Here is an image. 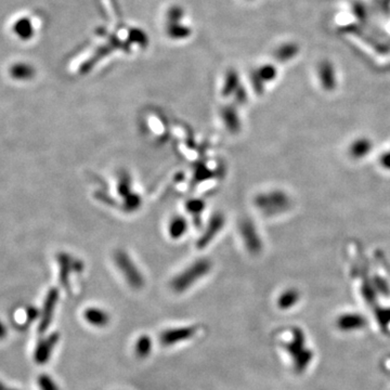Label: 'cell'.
<instances>
[{
	"mask_svg": "<svg viewBox=\"0 0 390 390\" xmlns=\"http://www.w3.org/2000/svg\"><path fill=\"white\" fill-rule=\"evenodd\" d=\"M12 75L19 80H26L33 75V69L27 65H16L12 68Z\"/></svg>",
	"mask_w": 390,
	"mask_h": 390,
	"instance_id": "obj_9",
	"label": "cell"
},
{
	"mask_svg": "<svg viewBox=\"0 0 390 390\" xmlns=\"http://www.w3.org/2000/svg\"><path fill=\"white\" fill-rule=\"evenodd\" d=\"M210 270V262L201 259L188 267L186 270L177 275L172 282V287L177 293H181L192 286L195 282L201 280Z\"/></svg>",
	"mask_w": 390,
	"mask_h": 390,
	"instance_id": "obj_1",
	"label": "cell"
},
{
	"mask_svg": "<svg viewBox=\"0 0 390 390\" xmlns=\"http://www.w3.org/2000/svg\"><path fill=\"white\" fill-rule=\"evenodd\" d=\"M195 326H188V328L170 329L162 333L161 343L164 346H172L193 337L196 333Z\"/></svg>",
	"mask_w": 390,
	"mask_h": 390,
	"instance_id": "obj_3",
	"label": "cell"
},
{
	"mask_svg": "<svg viewBox=\"0 0 390 390\" xmlns=\"http://www.w3.org/2000/svg\"><path fill=\"white\" fill-rule=\"evenodd\" d=\"M7 336V329L5 324L0 321V339H4Z\"/></svg>",
	"mask_w": 390,
	"mask_h": 390,
	"instance_id": "obj_11",
	"label": "cell"
},
{
	"mask_svg": "<svg viewBox=\"0 0 390 390\" xmlns=\"http://www.w3.org/2000/svg\"><path fill=\"white\" fill-rule=\"evenodd\" d=\"M134 351H136L137 357L140 359H144L148 357V354L152 351V340L150 336L142 335L137 339L136 346H134Z\"/></svg>",
	"mask_w": 390,
	"mask_h": 390,
	"instance_id": "obj_7",
	"label": "cell"
},
{
	"mask_svg": "<svg viewBox=\"0 0 390 390\" xmlns=\"http://www.w3.org/2000/svg\"><path fill=\"white\" fill-rule=\"evenodd\" d=\"M56 301H58V292H56V289H51L47 295L46 301L44 303V310H42V315L40 319V323L38 326V331L39 333H41V334L47 331L49 325L51 323Z\"/></svg>",
	"mask_w": 390,
	"mask_h": 390,
	"instance_id": "obj_5",
	"label": "cell"
},
{
	"mask_svg": "<svg viewBox=\"0 0 390 390\" xmlns=\"http://www.w3.org/2000/svg\"><path fill=\"white\" fill-rule=\"evenodd\" d=\"M59 342V334L58 333H53L49 337L42 339L41 342L37 345L36 350L34 353V360L36 361L38 364H45L47 361L50 359L51 353L53 352V349L55 345Z\"/></svg>",
	"mask_w": 390,
	"mask_h": 390,
	"instance_id": "obj_4",
	"label": "cell"
},
{
	"mask_svg": "<svg viewBox=\"0 0 390 390\" xmlns=\"http://www.w3.org/2000/svg\"><path fill=\"white\" fill-rule=\"evenodd\" d=\"M84 318L89 324L103 328L110 323V316L100 308H88L84 312Z\"/></svg>",
	"mask_w": 390,
	"mask_h": 390,
	"instance_id": "obj_6",
	"label": "cell"
},
{
	"mask_svg": "<svg viewBox=\"0 0 390 390\" xmlns=\"http://www.w3.org/2000/svg\"><path fill=\"white\" fill-rule=\"evenodd\" d=\"M115 260L118 269L122 271L127 282H128L133 288L139 289L143 286L144 281L142 275L137 270V268L132 264L131 259H129V257L127 256L125 253L122 252L116 254Z\"/></svg>",
	"mask_w": 390,
	"mask_h": 390,
	"instance_id": "obj_2",
	"label": "cell"
},
{
	"mask_svg": "<svg viewBox=\"0 0 390 390\" xmlns=\"http://www.w3.org/2000/svg\"><path fill=\"white\" fill-rule=\"evenodd\" d=\"M186 228H187V223L183 219H174L169 225V233L173 238H179L183 236L184 231H186Z\"/></svg>",
	"mask_w": 390,
	"mask_h": 390,
	"instance_id": "obj_8",
	"label": "cell"
},
{
	"mask_svg": "<svg viewBox=\"0 0 390 390\" xmlns=\"http://www.w3.org/2000/svg\"><path fill=\"white\" fill-rule=\"evenodd\" d=\"M38 384L41 390H59L53 379L49 377L48 375H40L38 378Z\"/></svg>",
	"mask_w": 390,
	"mask_h": 390,
	"instance_id": "obj_10",
	"label": "cell"
},
{
	"mask_svg": "<svg viewBox=\"0 0 390 390\" xmlns=\"http://www.w3.org/2000/svg\"><path fill=\"white\" fill-rule=\"evenodd\" d=\"M0 390H4V389H3V387H2V386H0Z\"/></svg>",
	"mask_w": 390,
	"mask_h": 390,
	"instance_id": "obj_12",
	"label": "cell"
}]
</instances>
